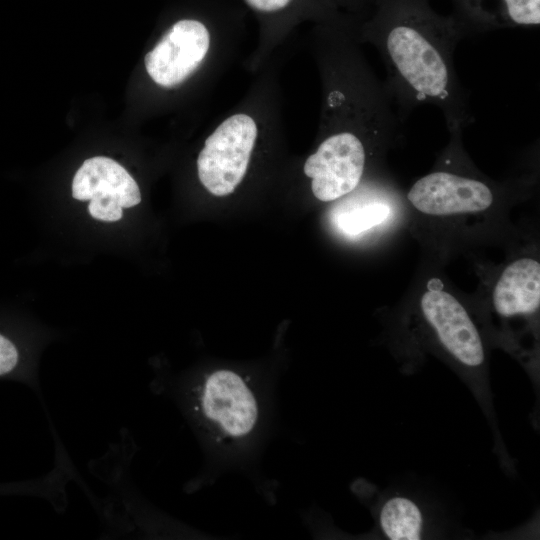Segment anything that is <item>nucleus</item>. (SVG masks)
I'll return each mask as SVG.
<instances>
[{"label": "nucleus", "instance_id": "1", "mask_svg": "<svg viewBox=\"0 0 540 540\" xmlns=\"http://www.w3.org/2000/svg\"><path fill=\"white\" fill-rule=\"evenodd\" d=\"M354 33L380 54L384 85L403 122L421 105L440 109L447 127L464 129L474 122L454 65L456 46L465 36L452 15L437 14L428 0H372Z\"/></svg>", "mask_w": 540, "mask_h": 540}, {"label": "nucleus", "instance_id": "2", "mask_svg": "<svg viewBox=\"0 0 540 540\" xmlns=\"http://www.w3.org/2000/svg\"><path fill=\"white\" fill-rule=\"evenodd\" d=\"M243 39L240 14L215 5L209 15L173 22L145 54L144 68L164 91L191 84L214 87L238 56Z\"/></svg>", "mask_w": 540, "mask_h": 540}, {"label": "nucleus", "instance_id": "3", "mask_svg": "<svg viewBox=\"0 0 540 540\" xmlns=\"http://www.w3.org/2000/svg\"><path fill=\"white\" fill-rule=\"evenodd\" d=\"M448 130L450 142L441 164L416 180L406 198L418 212L435 217L487 211L499 201L503 189L467 165L461 142L463 129L451 126Z\"/></svg>", "mask_w": 540, "mask_h": 540}, {"label": "nucleus", "instance_id": "4", "mask_svg": "<svg viewBox=\"0 0 540 540\" xmlns=\"http://www.w3.org/2000/svg\"><path fill=\"white\" fill-rule=\"evenodd\" d=\"M196 408L212 433L223 443H239L256 428L259 405L248 380L221 369L208 374L196 390Z\"/></svg>", "mask_w": 540, "mask_h": 540}, {"label": "nucleus", "instance_id": "5", "mask_svg": "<svg viewBox=\"0 0 540 540\" xmlns=\"http://www.w3.org/2000/svg\"><path fill=\"white\" fill-rule=\"evenodd\" d=\"M258 20L256 43L244 59V68L257 74L285 44L301 22L344 23L349 19L319 0H242Z\"/></svg>", "mask_w": 540, "mask_h": 540}, {"label": "nucleus", "instance_id": "6", "mask_svg": "<svg viewBox=\"0 0 540 540\" xmlns=\"http://www.w3.org/2000/svg\"><path fill=\"white\" fill-rule=\"evenodd\" d=\"M75 199L90 200V215L112 222L121 219L122 209L141 202L138 184L124 167L111 158L97 156L84 161L72 182Z\"/></svg>", "mask_w": 540, "mask_h": 540}, {"label": "nucleus", "instance_id": "7", "mask_svg": "<svg viewBox=\"0 0 540 540\" xmlns=\"http://www.w3.org/2000/svg\"><path fill=\"white\" fill-rule=\"evenodd\" d=\"M420 308L444 348L467 367L485 359L480 334L465 307L451 293L436 287L421 296Z\"/></svg>", "mask_w": 540, "mask_h": 540}, {"label": "nucleus", "instance_id": "8", "mask_svg": "<svg viewBox=\"0 0 540 540\" xmlns=\"http://www.w3.org/2000/svg\"><path fill=\"white\" fill-rule=\"evenodd\" d=\"M394 187L376 174L358 188L338 199L333 223L348 236H357L384 223L393 211Z\"/></svg>", "mask_w": 540, "mask_h": 540}, {"label": "nucleus", "instance_id": "9", "mask_svg": "<svg viewBox=\"0 0 540 540\" xmlns=\"http://www.w3.org/2000/svg\"><path fill=\"white\" fill-rule=\"evenodd\" d=\"M452 15L464 36L496 29L538 26L540 0H454Z\"/></svg>", "mask_w": 540, "mask_h": 540}, {"label": "nucleus", "instance_id": "10", "mask_svg": "<svg viewBox=\"0 0 540 540\" xmlns=\"http://www.w3.org/2000/svg\"><path fill=\"white\" fill-rule=\"evenodd\" d=\"M492 303L504 317L536 312L540 304L539 261L521 257L508 264L493 287Z\"/></svg>", "mask_w": 540, "mask_h": 540}, {"label": "nucleus", "instance_id": "11", "mask_svg": "<svg viewBox=\"0 0 540 540\" xmlns=\"http://www.w3.org/2000/svg\"><path fill=\"white\" fill-rule=\"evenodd\" d=\"M380 525L391 540H418L423 526L419 507L405 497H394L383 505Z\"/></svg>", "mask_w": 540, "mask_h": 540}, {"label": "nucleus", "instance_id": "12", "mask_svg": "<svg viewBox=\"0 0 540 540\" xmlns=\"http://www.w3.org/2000/svg\"><path fill=\"white\" fill-rule=\"evenodd\" d=\"M330 9L344 15L355 25L367 15L372 0H319Z\"/></svg>", "mask_w": 540, "mask_h": 540}, {"label": "nucleus", "instance_id": "13", "mask_svg": "<svg viewBox=\"0 0 540 540\" xmlns=\"http://www.w3.org/2000/svg\"><path fill=\"white\" fill-rule=\"evenodd\" d=\"M20 351L8 336L0 332V378L13 375L20 365Z\"/></svg>", "mask_w": 540, "mask_h": 540}]
</instances>
